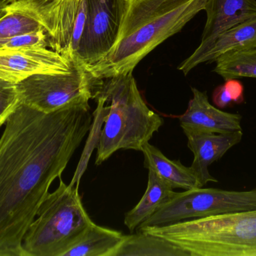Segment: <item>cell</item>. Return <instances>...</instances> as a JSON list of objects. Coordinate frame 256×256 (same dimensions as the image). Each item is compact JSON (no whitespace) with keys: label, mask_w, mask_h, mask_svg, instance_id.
I'll return each mask as SVG.
<instances>
[{"label":"cell","mask_w":256,"mask_h":256,"mask_svg":"<svg viewBox=\"0 0 256 256\" xmlns=\"http://www.w3.org/2000/svg\"><path fill=\"white\" fill-rule=\"evenodd\" d=\"M124 234L93 223L84 237L64 256H112Z\"/></svg>","instance_id":"cell-17"},{"label":"cell","mask_w":256,"mask_h":256,"mask_svg":"<svg viewBox=\"0 0 256 256\" xmlns=\"http://www.w3.org/2000/svg\"><path fill=\"white\" fill-rule=\"evenodd\" d=\"M86 20L75 57L87 66L111 51L120 35L128 0H85Z\"/></svg>","instance_id":"cell-8"},{"label":"cell","mask_w":256,"mask_h":256,"mask_svg":"<svg viewBox=\"0 0 256 256\" xmlns=\"http://www.w3.org/2000/svg\"><path fill=\"white\" fill-rule=\"evenodd\" d=\"M12 1H13V0H12Z\"/></svg>","instance_id":"cell-24"},{"label":"cell","mask_w":256,"mask_h":256,"mask_svg":"<svg viewBox=\"0 0 256 256\" xmlns=\"http://www.w3.org/2000/svg\"><path fill=\"white\" fill-rule=\"evenodd\" d=\"M142 152L144 166L153 171L162 181L174 189L184 190L200 187L198 179L190 167H186L179 160L168 159L159 149L147 143Z\"/></svg>","instance_id":"cell-14"},{"label":"cell","mask_w":256,"mask_h":256,"mask_svg":"<svg viewBox=\"0 0 256 256\" xmlns=\"http://www.w3.org/2000/svg\"><path fill=\"white\" fill-rule=\"evenodd\" d=\"M214 72L224 80L256 78V47L222 56Z\"/></svg>","instance_id":"cell-18"},{"label":"cell","mask_w":256,"mask_h":256,"mask_svg":"<svg viewBox=\"0 0 256 256\" xmlns=\"http://www.w3.org/2000/svg\"><path fill=\"white\" fill-rule=\"evenodd\" d=\"M6 10V15L0 18V46L14 36L44 29L32 14L22 8L10 3Z\"/></svg>","instance_id":"cell-19"},{"label":"cell","mask_w":256,"mask_h":256,"mask_svg":"<svg viewBox=\"0 0 256 256\" xmlns=\"http://www.w3.org/2000/svg\"><path fill=\"white\" fill-rule=\"evenodd\" d=\"M244 88L238 79L226 80L225 84L218 86L212 95L214 104L219 108H226L232 104L244 102Z\"/></svg>","instance_id":"cell-20"},{"label":"cell","mask_w":256,"mask_h":256,"mask_svg":"<svg viewBox=\"0 0 256 256\" xmlns=\"http://www.w3.org/2000/svg\"><path fill=\"white\" fill-rule=\"evenodd\" d=\"M93 99L104 113L99 135L96 165L108 160L120 150H142L164 119L148 106L132 72L100 80Z\"/></svg>","instance_id":"cell-3"},{"label":"cell","mask_w":256,"mask_h":256,"mask_svg":"<svg viewBox=\"0 0 256 256\" xmlns=\"http://www.w3.org/2000/svg\"><path fill=\"white\" fill-rule=\"evenodd\" d=\"M12 0H0V18L6 13V8Z\"/></svg>","instance_id":"cell-23"},{"label":"cell","mask_w":256,"mask_h":256,"mask_svg":"<svg viewBox=\"0 0 256 256\" xmlns=\"http://www.w3.org/2000/svg\"><path fill=\"white\" fill-rule=\"evenodd\" d=\"M39 48H50L49 37L44 29L10 38L2 44L0 50H26Z\"/></svg>","instance_id":"cell-21"},{"label":"cell","mask_w":256,"mask_h":256,"mask_svg":"<svg viewBox=\"0 0 256 256\" xmlns=\"http://www.w3.org/2000/svg\"><path fill=\"white\" fill-rule=\"evenodd\" d=\"M100 80L76 59L70 72L30 77L18 85L24 105L45 114L93 99Z\"/></svg>","instance_id":"cell-6"},{"label":"cell","mask_w":256,"mask_h":256,"mask_svg":"<svg viewBox=\"0 0 256 256\" xmlns=\"http://www.w3.org/2000/svg\"><path fill=\"white\" fill-rule=\"evenodd\" d=\"M204 11L207 20L197 51L228 29L256 18V0H208Z\"/></svg>","instance_id":"cell-13"},{"label":"cell","mask_w":256,"mask_h":256,"mask_svg":"<svg viewBox=\"0 0 256 256\" xmlns=\"http://www.w3.org/2000/svg\"><path fill=\"white\" fill-rule=\"evenodd\" d=\"M183 131L188 138V147L194 155L190 168L198 179L200 187H204L210 182L216 183L218 180L209 172V166L242 141L243 132L213 133Z\"/></svg>","instance_id":"cell-10"},{"label":"cell","mask_w":256,"mask_h":256,"mask_svg":"<svg viewBox=\"0 0 256 256\" xmlns=\"http://www.w3.org/2000/svg\"><path fill=\"white\" fill-rule=\"evenodd\" d=\"M189 256L166 239L148 233L124 235L112 256Z\"/></svg>","instance_id":"cell-16"},{"label":"cell","mask_w":256,"mask_h":256,"mask_svg":"<svg viewBox=\"0 0 256 256\" xmlns=\"http://www.w3.org/2000/svg\"><path fill=\"white\" fill-rule=\"evenodd\" d=\"M21 104L18 85L0 78V127Z\"/></svg>","instance_id":"cell-22"},{"label":"cell","mask_w":256,"mask_h":256,"mask_svg":"<svg viewBox=\"0 0 256 256\" xmlns=\"http://www.w3.org/2000/svg\"><path fill=\"white\" fill-rule=\"evenodd\" d=\"M93 118L86 103L50 114L21 104L8 119L0 137V256H26L24 235Z\"/></svg>","instance_id":"cell-1"},{"label":"cell","mask_w":256,"mask_h":256,"mask_svg":"<svg viewBox=\"0 0 256 256\" xmlns=\"http://www.w3.org/2000/svg\"><path fill=\"white\" fill-rule=\"evenodd\" d=\"M174 193L172 188L162 181L153 171L148 170L147 189L136 206L126 213L124 225L132 232L167 202Z\"/></svg>","instance_id":"cell-15"},{"label":"cell","mask_w":256,"mask_h":256,"mask_svg":"<svg viewBox=\"0 0 256 256\" xmlns=\"http://www.w3.org/2000/svg\"><path fill=\"white\" fill-rule=\"evenodd\" d=\"M256 209V189L234 191L198 187L176 192L137 228ZM136 228V229H137Z\"/></svg>","instance_id":"cell-7"},{"label":"cell","mask_w":256,"mask_h":256,"mask_svg":"<svg viewBox=\"0 0 256 256\" xmlns=\"http://www.w3.org/2000/svg\"><path fill=\"white\" fill-rule=\"evenodd\" d=\"M76 60L50 48L0 50V78L18 84L33 75L66 73Z\"/></svg>","instance_id":"cell-9"},{"label":"cell","mask_w":256,"mask_h":256,"mask_svg":"<svg viewBox=\"0 0 256 256\" xmlns=\"http://www.w3.org/2000/svg\"><path fill=\"white\" fill-rule=\"evenodd\" d=\"M192 98L184 114L178 117L183 130L213 133L242 131V116L226 112L212 105L206 92L192 88Z\"/></svg>","instance_id":"cell-11"},{"label":"cell","mask_w":256,"mask_h":256,"mask_svg":"<svg viewBox=\"0 0 256 256\" xmlns=\"http://www.w3.org/2000/svg\"><path fill=\"white\" fill-rule=\"evenodd\" d=\"M256 47V18L218 35L206 48L195 50L178 69L186 75L202 63H214L222 56Z\"/></svg>","instance_id":"cell-12"},{"label":"cell","mask_w":256,"mask_h":256,"mask_svg":"<svg viewBox=\"0 0 256 256\" xmlns=\"http://www.w3.org/2000/svg\"><path fill=\"white\" fill-rule=\"evenodd\" d=\"M207 1L128 0L115 45L106 57L87 69L98 80L134 72L149 53L204 11Z\"/></svg>","instance_id":"cell-2"},{"label":"cell","mask_w":256,"mask_h":256,"mask_svg":"<svg viewBox=\"0 0 256 256\" xmlns=\"http://www.w3.org/2000/svg\"><path fill=\"white\" fill-rule=\"evenodd\" d=\"M94 223L82 203L78 185H60L50 192L22 240L26 256H64Z\"/></svg>","instance_id":"cell-5"},{"label":"cell","mask_w":256,"mask_h":256,"mask_svg":"<svg viewBox=\"0 0 256 256\" xmlns=\"http://www.w3.org/2000/svg\"><path fill=\"white\" fill-rule=\"evenodd\" d=\"M137 231L166 239L189 256H256V209L144 227Z\"/></svg>","instance_id":"cell-4"}]
</instances>
